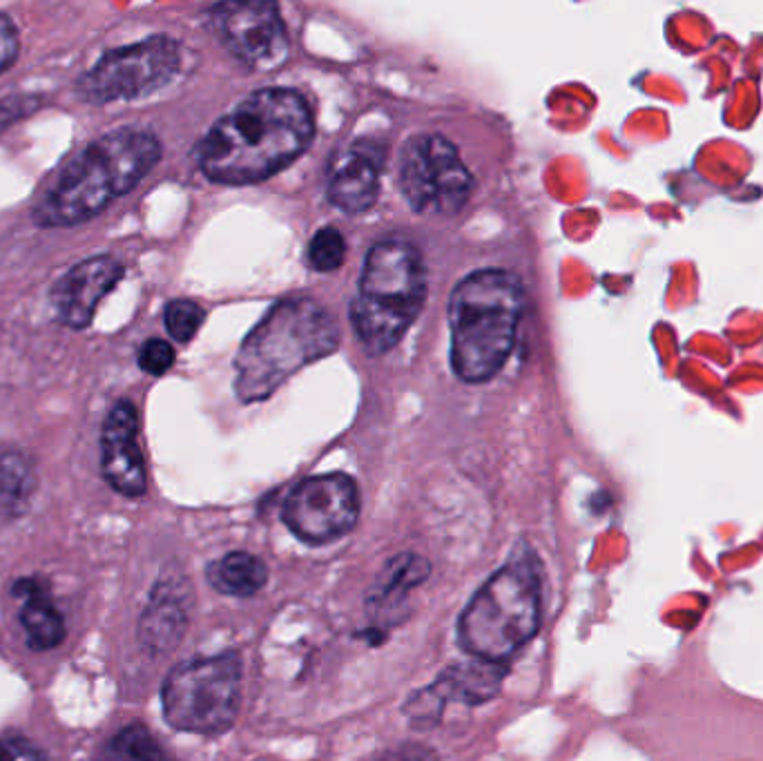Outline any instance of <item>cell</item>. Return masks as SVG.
Returning <instances> with one entry per match:
<instances>
[{"instance_id": "18", "label": "cell", "mask_w": 763, "mask_h": 761, "mask_svg": "<svg viewBox=\"0 0 763 761\" xmlns=\"http://www.w3.org/2000/svg\"><path fill=\"white\" fill-rule=\"evenodd\" d=\"M432 574V563L414 552H405L394 556L382 572L377 574L375 583L370 585L366 594V605L370 610H387L392 605H398L420 587Z\"/></svg>"}, {"instance_id": "2", "label": "cell", "mask_w": 763, "mask_h": 761, "mask_svg": "<svg viewBox=\"0 0 763 761\" xmlns=\"http://www.w3.org/2000/svg\"><path fill=\"white\" fill-rule=\"evenodd\" d=\"M157 137L141 128H119L77 155L41 199L34 217L46 228L77 226L128 195L159 164Z\"/></svg>"}, {"instance_id": "21", "label": "cell", "mask_w": 763, "mask_h": 761, "mask_svg": "<svg viewBox=\"0 0 763 761\" xmlns=\"http://www.w3.org/2000/svg\"><path fill=\"white\" fill-rule=\"evenodd\" d=\"M97 761H166V754L146 725L132 723L101 748Z\"/></svg>"}, {"instance_id": "13", "label": "cell", "mask_w": 763, "mask_h": 761, "mask_svg": "<svg viewBox=\"0 0 763 761\" xmlns=\"http://www.w3.org/2000/svg\"><path fill=\"white\" fill-rule=\"evenodd\" d=\"M139 418L132 403L121 401L106 418L101 434V467L112 490L139 498L148 490L143 454L137 443Z\"/></svg>"}, {"instance_id": "22", "label": "cell", "mask_w": 763, "mask_h": 761, "mask_svg": "<svg viewBox=\"0 0 763 761\" xmlns=\"http://www.w3.org/2000/svg\"><path fill=\"white\" fill-rule=\"evenodd\" d=\"M344 257H346V244L337 228L328 226V228L317 230L308 244V261L319 273L337 270L344 264Z\"/></svg>"}, {"instance_id": "14", "label": "cell", "mask_w": 763, "mask_h": 761, "mask_svg": "<svg viewBox=\"0 0 763 761\" xmlns=\"http://www.w3.org/2000/svg\"><path fill=\"white\" fill-rule=\"evenodd\" d=\"M382 150L368 141L339 146L326 166V192L344 213H366L379 192Z\"/></svg>"}, {"instance_id": "5", "label": "cell", "mask_w": 763, "mask_h": 761, "mask_svg": "<svg viewBox=\"0 0 763 761\" xmlns=\"http://www.w3.org/2000/svg\"><path fill=\"white\" fill-rule=\"evenodd\" d=\"M427 270L416 246L398 239L375 244L350 304V322L368 355L392 350L423 310Z\"/></svg>"}, {"instance_id": "15", "label": "cell", "mask_w": 763, "mask_h": 761, "mask_svg": "<svg viewBox=\"0 0 763 761\" xmlns=\"http://www.w3.org/2000/svg\"><path fill=\"white\" fill-rule=\"evenodd\" d=\"M123 266L108 257H90L70 268L52 293L57 317L72 328H83L92 322L99 302L121 281Z\"/></svg>"}, {"instance_id": "24", "label": "cell", "mask_w": 763, "mask_h": 761, "mask_svg": "<svg viewBox=\"0 0 763 761\" xmlns=\"http://www.w3.org/2000/svg\"><path fill=\"white\" fill-rule=\"evenodd\" d=\"M175 364V348L166 339H148L139 350V366L150 375H164Z\"/></svg>"}, {"instance_id": "25", "label": "cell", "mask_w": 763, "mask_h": 761, "mask_svg": "<svg viewBox=\"0 0 763 761\" xmlns=\"http://www.w3.org/2000/svg\"><path fill=\"white\" fill-rule=\"evenodd\" d=\"M19 30L14 21L6 14H0V75L12 68V63L19 57Z\"/></svg>"}, {"instance_id": "9", "label": "cell", "mask_w": 763, "mask_h": 761, "mask_svg": "<svg viewBox=\"0 0 763 761\" xmlns=\"http://www.w3.org/2000/svg\"><path fill=\"white\" fill-rule=\"evenodd\" d=\"M472 172L443 135H416L400 155V190L423 215H456L469 199Z\"/></svg>"}, {"instance_id": "12", "label": "cell", "mask_w": 763, "mask_h": 761, "mask_svg": "<svg viewBox=\"0 0 763 761\" xmlns=\"http://www.w3.org/2000/svg\"><path fill=\"white\" fill-rule=\"evenodd\" d=\"M507 672V663L472 656L469 661L447 668L438 681L414 694L405 705V714L416 728L438 725L449 701L478 705L494 699L501 692Z\"/></svg>"}, {"instance_id": "3", "label": "cell", "mask_w": 763, "mask_h": 761, "mask_svg": "<svg viewBox=\"0 0 763 761\" xmlns=\"http://www.w3.org/2000/svg\"><path fill=\"white\" fill-rule=\"evenodd\" d=\"M523 308V281L509 270H476L454 288L449 299L452 366L460 379L480 385L505 366Z\"/></svg>"}, {"instance_id": "11", "label": "cell", "mask_w": 763, "mask_h": 761, "mask_svg": "<svg viewBox=\"0 0 763 761\" xmlns=\"http://www.w3.org/2000/svg\"><path fill=\"white\" fill-rule=\"evenodd\" d=\"M210 21L224 48L250 70H275L288 59V34L272 3H221L212 8Z\"/></svg>"}, {"instance_id": "20", "label": "cell", "mask_w": 763, "mask_h": 761, "mask_svg": "<svg viewBox=\"0 0 763 761\" xmlns=\"http://www.w3.org/2000/svg\"><path fill=\"white\" fill-rule=\"evenodd\" d=\"M37 487L34 467L19 449H0V521L19 516Z\"/></svg>"}, {"instance_id": "4", "label": "cell", "mask_w": 763, "mask_h": 761, "mask_svg": "<svg viewBox=\"0 0 763 761\" xmlns=\"http://www.w3.org/2000/svg\"><path fill=\"white\" fill-rule=\"evenodd\" d=\"M339 344L335 319L310 299L281 302L250 330L235 359V392L244 403L275 394L299 368Z\"/></svg>"}, {"instance_id": "10", "label": "cell", "mask_w": 763, "mask_h": 761, "mask_svg": "<svg viewBox=\"0 0 763 761\" xmlns=\"http://www.w3.org/2000/svg\"><path fill=\"white\" fill-rule=\"evenodd\" d=\"M281 516L299 541L308 545L330 543L357 523V485L346 474L310 476L288 494Z\"/></svg>"}, {"instance_id": "23", "label": "cell", "mask_w": 763, "mask_h": 761, "mask_svg": "<svg viewBox=\"0 0 763 761\" xmlns=\"http://www.w3.org/2000/svg\"><path fill=\"white\" fill-rule=\"evenodd\" d=\"M204 308L190 299H175L166 308V328L172 339L190 342L204 324Z\"/></svg>"}, {"instance_id": "1", "label": "cell", "mask_w": 763, "mask_h": 761, "mask_svg": "<svg viewBox=\"0 0 763 761\" xmlns=\"http://www.w3.org/2000/svg\"><path fill=\"white\" fill-rule=\"evenodd\" d=\"M315 135L306 99L286 88L252 92L221 117L199 146V166L217 184L264 181L306 152Z\"/></svg>"}, {"instance_id": "6", "label": "cell", "mask_w": 763, "mask_h": 761, "mask_svg": "<svg viewBox=\"0 0 763 761\" xmlns=\"http://www.w3.org/2000/svg\"><path fill=\"white\" fill-rule=\"evenodd\" d=\"M541 621V574L523 552L474 594L460 614L458 641L476 659L507 663L538 634Z\"/></svg>"}, {"instance_id": "27", "label": "cell", "mask_w": 763, "mask_h": 761, "mask_svg": "<svg viewBox=\"0 0 763 761\" xmlns=\"http://www.w3.org/2000/svg\"><path fill=\"white\" fill-rule=\"evenodd\" d=\"M377 761H438L436 754L429 748L423 745H403L394 752H387L385 757H379Z\"/></svg>"}, {"instance_id": "7", "label": "cell", "mask_w": 763, "mask_h": 761, "mask_svg": "<svg viewBox=\"0 0 763 761\" xmlns=\"http://www.w3.org/2000/svg\"><path fill=\"white\" fill-rule=\"evenodd\" d=\"M166 721L192 734L232 728L241 703V656L226 652L177 665L161 690Z\"/></svg>"}, {"instance_id": "8", "label": "cell", "mask_w": 763, "mask_h": 761, "mask_svg": "<svg viewBox=\"0 0 763 761\" xmlns=\"http://www.w3.org/2000/svg\"><path fill=\"white\" fill-rule=\"evenodd\" d=\"M181 68V46L170 37H150L141 43L106 52L83 75L79 92L90 103L132 101L172 83Z\"/></svg>"}, {"instance_id": "16", "label": "cell", "mask_w": 763, "mask_h": 761, "mask_svg": "<svg viewBox=\"0 0 763 761\" xmlns=\"http://www.w3.org/2000/svg\"><path fill=\"white\" fill-rule=\"evenodd\" d=\"M190 590L181 579L157 583L139 623V639L152 654H166L179 645L188 627Z\"/></svg>"}, {"instance_id": "19", "label": "cell", "mask_w": 763, "mask_h": 761, "mask_svg": "<svg viewBox=\"0 0 763 761\" xmlns=\"http://www.w3.org/2000/svg\"><path fill=\"white\" fill-rule=\"evenodd\" d=\"M206 579L210 587L224 596L250 599L266 587L268 567L255 554L230 552L208 565Z\"/></svg>"}, {"instance_id": "17", "label": "cell", "mask_w": 763, "mask_h": 761, "mask_svg": "<svg viewBox=\"0 0 763 761\" xmlns=\"http://www.w3.org/2000/svg\"><path fill=\"white\" fill-rule=\"evenodd\" d=\"M14 596L23 601L21 625L28 632L30 648L43 652L63 643L66 621L48 596V587L39 579H21L14 585Z\"/></svg>"}, {"instance_id": "26", "label": "cell", "mask_w": 763, "mask_h": 761, "mask_svg": "<svg viewBox=\"0 0 763 761\" xmlns=\"http://www.w3.org/2000/svg\"><path fill=\"white\" fill-rule=\"evenodd\" d=\"M0 761H41V757L23 739L0 737Z\"/></svg>"}]
</instances>
